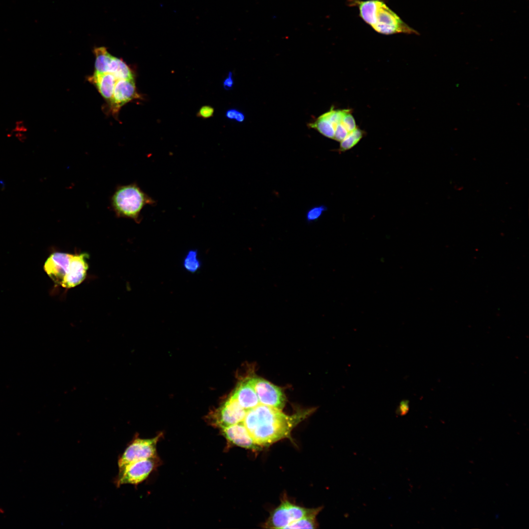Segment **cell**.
Segmentation results:
<instances>
[{
	"instance_id": "1",
	"label": "cell",
	"mask_w": 529,
	"mask_h": 529,
	"mask_svg": "<svg viewBox=\"0 0 529 529\" xmlns=\"http://www.w3.org/2000/svg\"><path fill=\"white\" fill-rule=\"evenodd\" d=\"M312 411L302 410L289 415L282 410L259 404L247 410L242 422L255 442L263 448L290 438L292 430Z\"/></svg>"
},
{
	"instance_id": "2",
	"label": "cell",
	"mask_w": 529,
	"mask_h": 529,
	"mask_svg": "<svg viewBox=\"0 0 529 529\" xmlns=\"http://www.w3.org/2000/svg\"><path fill=\"white\" fill-rule=\"evenodd\" d=\"M357 5L361 18L379 33L419 34L405 23L383 0H359Z\"/></svg>"
},
{
	"instance_id": "3",
	"label": "cell",
	"mask_w": 529,
	"mask_h": 529,
	"mask_svg": "<svg viewBox=\"0 0 529 529\" xmlns=\"http://www.w3.org/2000/svg\"><path fill=\"white\" fill-rule=\"evenodd\" d=\"M111 207L118 217L128 218L137 223L141 221V213L147 205L155 201L136 183L118 185L110 199Z\"/></svg>"
},
{
	"instance_id": "4",
	"label": "cell",
	"mask_w": 529,
	"mask_h": 529,
	"mask_svg": "<svg viewBox=\"0 0 529 529\" xmlns=\"http://www.w3.org/2000/svg\"><path fill=\"white\" fill-rule=\"evenodd\" d=\"M321 507L308 508L296 505L284 498L280 504L273 509L263 525L267 529H285L292 523L305 516L317 515Z\"/></svg>"
},
{
	"instance_id": "5",
	"label": "cell",
	"mask_w": 529,
	"mask_h": 529,
	"mask_svg": "<svg viewBox=\"0 0 529 529\" xmlns=\"http://www.w3.org/2000/svg\"><path fill=\"white\" fill-rule=\"evenodd\" d=\"M247 411L232 393L218 408L209 413L207 419L212 425L221 429L241 422Z\"/></svg>"
},
{
	"instance_id": "6",
	"label": "cell",
	"mask_w": 529,
	"mask_h": 529,
	"mask_svg": "<svg viewBox=\"0 0 529 529\" xmlns=\"http://www.w3.org/2000/svg\"><path fill=\"white\" fill-rule=\"evenodd\" d=\"M95 72L109 73L117 79H134L131 68L122 59L116 57L109 53L104 47L95 48Z\"/></svg>"
},
{
	"instance_id": "7",
	"label": "cell",
	"mask_w": 529,
	"mask_h": 529,
	"mask_svg": "<svg viewBox=\"0 0 529 529\" xmlns=\"http://www.w3.org/2000/svg\"><path fill=\"white\" fill-rule=\"evenodd\" d=\"M160 436L159 435L149 439L136 436L132 439L119 457V468L142 459L156 458V445Z\"/></svg>"
},
{
	"instance_id": "8",
	"label": "cell",
	"mask_w": 529,
	"mask_h": 529,
	"mask_svg": "<svg viewBox=\"0 0 529 529\" xmlns=\"http://www.w3.org/2000/svg\"><path fill=\"white\" fill-rule=\"evenodd\" d=\"M247 379L255 391L260 404L282 410L286 396L282 389L262 378L253 376Z\"/></svg>"
},
{
	"instance_id": "9",
	"label": "cell",
	"mask_w": 529,
	"mask_h": 529,
	"mask_svg": "<svg viewBox=\"0 0 529 529\" xmlns=\"http://www.w3.org/2000/svg\"><path fill=\"white\" fill-rule=\"evenodd\" d=\"M155 458L135 461L119 468L114 482L117 487L124 484L137 485L145 480L155 467Z\"/></svg>"
},
{
	"instance_id": "10",
	"label": "cell",
	"mask_w": 529,
	"mask_h": 529,
	"mask_svg": "<svg viewBox=\"0 0 529 529\" xmlns=\"http://www.w3.org/2000/svg\"><path fill=\"white\" fill-rule=\"evenodd\" d=\"M141 98V95L137 91L134 79H119L108 104L109 110L113 116L117 117L122 106L135 99Z\"/></svg>"
},
{
	"instance_id": "11",
	"label": "cell",
	"mask_w": 529,
	"mask_h": 529,
	"mask_svg": "<svg viewBox=\"0 0 529 529\" xmlns=\"http://www.w3.org/2000/svg\"><path fill=\"white\" fill-rule=\"evenodd\" d=\"M86 253L73 255L71 258L67 273L61 285L65 288H72L81 283L85 279L88 264Z\"/></svg>"
},
{
	"instance_id": "12",
	"label": "cell",
	"mask_w": 529,
	"mask_h": 529,
	"mask_svg": "<svg viewBox=\"0 0 529 529\" xmlns=\"http://www.w3.org/2000/svg\"><path fill=\"white\" fill-rule=\"evenodd\" d=\"M72 256L66 253L55 252L46 260L44 270L56 284L62 285Z\"/></svg>"
},
{
	"instance_id": "13",
	"label": "cell",
	"mask_w": 529,
	"mask_h": 529,
	"mask_svg": "<svg viewBox=\"0 0 529 529\" xmlns=\"http://www.w3.org/2000/svg\"><path fill=\"white\" fill-rule=\"evenodd\" d=\"M220 429L228 441L236 446L255 451L262 449L253 440L242 422Z\"/></svg>"
},
{
	"instance_id": "14",
	"label": "cell",
	"mask_w": 529,
	"mask_h": 529,
	"mask_svg": "<svg viewBox=\"0 0 529 529\" xmlns=\"http://www.w3.org/2000/svg\"><path fill=\"white\" fill-rule=\"evenodd\" d=\"M232 394L241 407L246 410L252 409L260 404L258 396L247 378L238 384Z\"/></svg>"
},
{
	"instance_id": "15",
	"label": "cell",
	"mask_w": 529,
	"mask_h": 529,
	"mask_svg": "<svg viewBox=\"0 0 529 529\" xmlns=\"http://www.w3.org/2000/svg\"><path fill=\"white\" fill-rule=\"evenodd\" d=\"M88 80L97 88L99 93L109 104L118 80L115 77L109 73H98L94 72V74L88 78Z\"/></svg>"
},
{
	"instance_id": "16",
	"label": "cell",
	"mask_w": 529,
	"mask_h": 529,
	"mask_svg": "<svg viewBox=\"0 0 529 529\" xmlns=\"http://www.w3.org/2000/svg\"><path fill=\"white\" fill-rule=\"evenodd\" d=\"M202 263L196 249H191L186 253L183 259L182 265L187 271L194 273L200 270Z\"/></svg>"
},
{
	"instance_id": "17",
	"label": "cell",
	"mask_w": 529,
	"mask_h": 529,
	"mask_svg": "<svg viewBox=\"0 0 529 529\" xmlns=\"http://www.w3.org/2000/svg\"><path fill=\"white\" fill-rule=\"evenodd\" d=\"M309 126L317 129L324 136L334 139L335 129L329 120L323 115L318 117L314 122L310 123Z\"/></svg>"
},
{
	"instance_id": "18",
	"label": "cell",
	"mask_w": 529,
	"mask_h": 529,
	"mask_svg": "<svg viewBox=\"0 0 529 529\" xmlns=\"http://www.w3.org/2000/svg\"><path fill=\"white\" fill-rule=\"evenodd\" d=\"M364 134V132L363 130L357 127L340 142L339 151H345L354 147L363 137Z\"/></svg>"
},
{
	"instance_id": "19",
	"label": "cell",
	"mask_w": 529,
	"mask_h": 529,
	"mask_svg": "<svg viewBox=\"0 0 529 529\" xmlns=\"http://www.w3.org/2000/svg\"><path fill=\"white\" fill-rule=\"evenodd\" d=\"M317 515L313 514L305 516L292 523L285 529H316L318 525L316 520Z\"/></svg>"
},
{
	"instance_id": "20",
	"label": "cell",
	"mask_w": 529,
	"mask_h": 529,
	"mask_svg": "<svg viewBox=\"0 0 529 529\" xmlns=\"http://www.w3.org/2000/svg\"><path fill=\"white\" fill-rule=\"evenodd\" d=\"M326 210L327 208L324 205L313 207L306 214L307 220L311 222L317 220Z\"/></svg>"
},
{
	"instance_id": "21",
	"label": "cell",
	"mask_w": 529,
	"mask_h": 529,
	"mask_svg": "<svg viewBox=\"0 0 529 529\" xmlns=\"http://www.w3.org/2000/svg\"><path fill=\"white\" fill-rule=\"evenodd\" d=\"M342 121V120H341ZM341 122L336 126L334 139L341 142L349 133Z\"/></svg>"
},
{
	"instance_id": "22",
	"label": "cell",
	"mask_w": 529,
	"mask_h": 529,
	"mask_svg": "<svg viewBox=\"0 0 529 529\" xmlns=\"http://www.w3.org/2000/svg\"><path fill=\"white\" fill-rule=\"evenodd\" d=\"M214 113V109L213 107L209 105H204L200 108L197 113L196 116L203 119H208L212 117Z\"/></svg>"
},
{
	"instance_id": "23",
	"label": "cell",
	"mask_w": 529,
	"mask_h": 529,
	"mask_svg": "<svg viewBox=\"0 0 529 529\" xmlns=\"http://www.w3.org/2000/svg\"><path fill=\"white\" fill-rule=\"evenodd\" d=\"M409 401L408 400H403L400 402L397 407L396 412L397 415L401 416L405 415L409 410Z\"/></svg>"
},
{
	"instance_id": "24",
	"label": "cell",
	"mask_w": 529,
	"mask_h": 529,
	"mask_svg": "<svg viewBox=\"0 0 529 529\" xmlns=\"http://www.w3.org/2000/svg\"><path fill=\"white\" fill-rule=\"evenodd\" d=\"M234 84V80L232 77V73L230 72H229L228 76L223 81V85L225 89L230 90L232 89Z\"/></svg>"
},
{
	"instance_id": "25",
	"label": "cell",
	"mask_w": 529,
	"mask_h": 529,
	"mask_svg": "<svg viewBox=\"0 0 529 529\" xmlns=\"http://www.w3.org/2000/svg\"><path fill=\"white\" fill-rule=\"evenodd\" d=\"M238 111H239L236 109H229L226 112V117L230 120H235Z\"/></svg>"
},
{
	"instance_id": "26",
	"label": "cell",
	"mask_w": 529,
	"mask_h": 529,
	"mask_svg": "<svg viewBox=\"0 0 529 529\" xmlns=\"http://www.w3.org/2000/svg\"><path fill=\"white\" fill-rule=\"evenodd\" d=\"M25 125L24 121H23V120L17 121L16 122V123H15V129L17 130V131H24V130H26V128H25Z\"/></svg>"
},
{
	"instance_id": "27",
	"label": "cell",
	"mask_w": 529,
	"mask_h": 529,
	"mask_svg": "<svg viewBox=\"0 0 529 529\" xmlns=\"http://www.w3.org/2000/svg\"><path fill=\"white\" fill-rule=\"evenodd\" d=\"M245 119V116L243 113L238 111L235 118V120L238 122H242Z\"/></svg>"
}]
</instances>
